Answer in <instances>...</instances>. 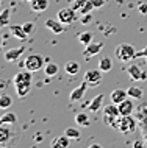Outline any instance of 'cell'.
I'll list each match as a JSON object with an SVG mask.
<instances>
[{
	"label": "cell",
	"instance_id": "obj_5",
	"mask_svg": "<svg viewBox=\"0 0 147 148\" xmlns=\"http://www.w3.org/2000/svg\"><path fill=\"white\" fill-rule=\"evenodd\" d=\"M58 19L64 23V25H70V23H74V21L77 19L75 10L74 8H61V10L58 11Z\"/></svg>",
	"mask_w": 147,
	"mask_h": 148
},
{
	"label": "cell",
	"instance_id": "obj_31",
	"mask_svg": "<svg viewBox=\"0 0 147 148\" xmlns=\"http://www.w3.org/2000/svg\"><path fill=\"white\" fill-rule=\"evenodd\" d=\"M10 22V10H3L2 11V17H0V25L5 27Z\"/></svg>",
	"mask_w": 147,
	"mask_h": 148
},
{
	"label": "cell",
	"instance_id": "obj_23",
	"mask_svg": "<svg viewBox=\"0 0 147 148\" xmlns=\"http://www.w3.org/2000/svg\"><path fill=\"white\" fill-rule=\"evenodd\" d=\"M127 94H128V97L133 98V100H141L142 95H144V92H142V89L139 86H130L128 89H127Z\"/></svg>",
	"mask_w": 147,
	"mask_h": 148
},
{
	"label": "cell",
	"instance_id": "obj_37",
	"mask_svg": "<svg viewBox=\"0 0 147 148\" xmlns=\"http://www.w3.org/2000/svg\"><path fill=\"white\" fill-rule=\"evenodd\" d=\"M23 2H31V0H23Z\"/></svg>",
	"mask_w": 147,
	"mask_h": 148
},
{
	"label": "cell",
	"instance_id": "obj_35",
	"mask_svg": "<svg viewBox=\"0 0 147 148\" xmlns=\"http://www.w3.org/2000/svg\"><path fill=\"white\" fill-rule=\"evenodd\" d=\"M138 11L141 14H147V3H139L138 5Z\"/></svg>",
	"mask_w": 147,
	"mask_h": 148
},
{
	"label": "cell",
	"instance_id": "obj_6",
	"mask_svg": "<svg viewBox=\"0 0 147 148\" xmlns=\"http://www.w3.org/2000/svg\"><path fill=\"white\" fill-rule=\"evenodd\" d=\"M127 73H128V77L132 79H135V81H144L147 78L146 72L142 70L138 64H130V66L127 67Z\"/></svg>",
	"mask_w": 147,
	"mask_h": 148
},
{
	"label": "cell",
	"instance_id": "obj_3",
	"mask_svg": "<svg viewBox=\"0 0 147 148\" xmlns=\"http://www.w3.org/2000/svg\"><path fill=\"white\" fill-rule=\"evenodd\" d=\"M46 59L42 55H36V53H31L25 58V69H28L30 72H38L44 67Z\"/></svg>",
	"mask_w": 147,
	"mask_h": 148
},
{
	"label": "cell",
	"instance_id": "obj_36",
	"mask_svg": "<svg viewBox=\"0 0 147 148\" xmlns=\"http://www.w3.org/2000/svg\"><path fill=\"white\" fill-rule=\"evenodd\" d=\"M136 58H147V47H144L141 51H136Z\"/></svg>",
	"mask_w": 147,
	"mask_h": 148
},
{
	"label": "cell",
	"instance_id": "obj_17",
	"mask_svg": "<svg viewBox=\"0 0 147 148\" xmlns=\"http://www.w3.org/2000/svg\"><path fill=\"white\" fill-rule=\"evenodd\" d=\"M30 6L36 13H42V11H46L49 8V0H31Z\"/></svg>",
	"mask_w": 147,
	"mask_h": 148
},
{
	"label": "cell",
	"instance_id": "obj_21",
	"mask_svg": "<svg viewBox=\"0 0 147 148\" xmlns=\"http://www.w3.org/2000/svg\"><path fill=\"white\" fill-rule=\"evenodd\" d=\"M69 143H70V139L67 137L66 134H63V136H59L58 139H55V140L52 142V148H67Z\"/></svg>",
	"mask_w": 147,
	"mask_h": 148
},
{
	"label": "cell",
	"instance_id": "obj_34",
	"mask_svg": "<svg viewBox=\"0 0 147 148\" xmlns=\"http://www.w3.org/2000/svg\"><path fill=\"white\" fill-rule=\"evenodd\" d=\"M106 2L108 0H92V5L94 8H102L103 5H106Z\"/></svg>",
	"mask_w": 147,
	"mask_h": 148
},
{
	"label": "cell",
	"instance_id": "obj_24",
	"mask_svg": "<svg viewBox=\"0 0 147 148\" xmlns=\"http://www.w3.org/2000/svg\"><path fill=\"white\" fill-rule=\"evenodd\" d=\"M64 72L69 75H77L80 72V64L77 61H67L66 66H64Z\"/></svg>",
	"mask_w": 147,
	"mask_h": 148
},
{
	"label": "cell",
	"instance_id": "obj_18",
	"mask_svg": "<svg viewBox=\"0 0 147 148\" xmlns=\"http://www.w3.org/2000/svg\"><path fill=\"white\" fill-rule=\"evenodd\" d=\"M14 86H16V92L21 98H25L31 90V83H19V84H14Z\"/></svg>",
	"mask_w": 147,
	"mask_h": 148
},
{
	"label": "cell",
	"instance_id": "obj_27",
	"mask_svg": "<svg viewBox=\"0 0 147 148\" xmlns=\"http://www.w3.org/2000/svg\"><path fill=\"white\" fill-rule=\"evenodd\" d=\"M11 105H13V98L8 94H3L2 97H0V108H2V109H8Z\"/></svg>",
	"mask_w": 147,
	"mask_h": 148
},
{
	"label": "cell",
	"instance_id": "obj_12",
	"mask_svg": "<svg viewBox=\"0 0 147 148\" xmlns=\"http://www.w3.org/2000/svg\"><path fill=\"white\" fill-rule=\"evenodd\" d=\"M31 72L28 69H25V70H19L17 73L14 75V78H13V83L14 84H19V83H31Z\"/></svg>",
	"mask_w": 147,
	"mask_h": 148
},
{
	"label": "cell",
	"instance_id": "obj_4",
	"mask_svg": "<svg viewBox=\"0 0 147 148\" xmlns=\"http://www.w3.org/2000/svg\"><path fill=\"white\" fill-rule=\"evenodd\" d=\"M102 73L100 69H91L85 72V81L89 84V87H97L102 83Z\"/></svg>",
	"mask_w": 147,
	"mask_h": 148
},
{
	"label": "cell",
	"instance_id": "obj_29",
	"mask_svg": "<svg viewBox=\"0 0 147 148\" xmlns=\"http://www.w3.org/2000/svg\"><path fill=\"white\" fill-rule=\"evenodd\" d=\"M64 134L67 136V137L69 139H80V130H78V128H66V131H64Z\"/></svg>",
	"mask_w": 147,
	"mask_h": 148
},
{
	"label": "cell",
	"instance_id": "obj_33",
	"mask_svg": "<svg viewBox=\"0 0 147 148\" xmlns=\"http://www.w3.org/2000/svg\"><path fill=\"white\" fill-rule=\"evenodd\" d=\"M86 2H88V0H75V2L72 3V8H74L75 11H80V8L85 5Z\"/></svg>",
	"mask_w": 147,
	"mask_h": 148
},
{
	"label": "cell",
	"instance_id": "obj_32",
	"mask_svg": "<svg viewBox=\"0 0 147 148\" xmlns=\"http://www.w3.org/2000/svg\"><path fill=\"white\" fill-rule=\"evenodd\" d=\"M22 27H23V30H25V33L28 36L35 33V23L33 22H25V23H22Z\"/></svg>",
	"mask_w": 147,
	"mask_h": 148
},
{
	"label": "cell",
	"instance_id": "obj_26",
	"mask_svg": "<svg viewBox=\"0 0 147 148\" xmlns=\"http://www.w3.org/2000/svg\"><path fill=\"white\" fill-rule=\"evenodd\" d=\"M58 70H59V67L55 62H47L46 67H44V73L47 77H55V75L58 73Z\"/></svg>",
	"mask_w": 147,
	"mask_h": 148
},
{
	"label": "cell",
	"instance_id": "obj_2",
	"mask_svg": "<svg viewBox=\"0 0 147 148\" xmlns=\"http://www.w3.org/2000/svg\"><path fill=\"white\" fill-rule=\"evenodd\" d=\"M113 126L116 128L117 131H121V133L130 134L136 130V122H135V119L132 115H119Z\"/></svg>",
	"mask_w": 147,
	"mask_h": 148
},
{
	"label": "cell",
	"instance_id": "obj_1",
	"mask_svg": "<svg viewBox=\"0 0 147 148\" xmlns=\"http://www.w3.org/2000/svg\"><path fill=\"white\" fill-rule=\"evenodd\" d=\"M114 55L121 62H130L132 59L136 58V49L132 45V44L122 42L114 49Z\"/></svg>",
	"mask_w": 147,
	"mask_h": 148
},
{
	"label": "cell",
	"instance_id": "obj_22",
	"mask_svg": "<svg viewBox=\"0 0 147 148\" xmlns=\"http://www.w3.org/2000/svg\"><path fill=\"white\" fill-rule=\"evenodd\" d=\"M99 69H100L103 73H106V72L113 70V59L108 58V56L100 58V61H99Z\"/></svg>",
	"mask_w": 147,
	"mask_h": 148
},
{
	"label": "cell",
	"instance_id": "obj_7",
	"mask_svg": "<svg viewBox=\"0 0 147 148\" xmlns=\"http://www.w3.org/2000/svg\"><path fill=\"white\" fill-rule=\"evenodd\" d=\"M88 83L83 79V83L78 87H75V89H72L70 90V94H69V100L70 101H80V100L85 97V92H86V89H88Z\"/></svg>",
	"mask_w": 147,
	"mask_h": 148
},
{
	"label": "cell",
	"instance_id": "obj_38",
	"mask_svg": "<svg viewBox=\"0 0 147 148\" xmlns=\"http://www.w3.org/2000/svg\"><path fill=\"white\" fill-rule=\"evenodd\" d=\"M146 62H147V61H146Z\"/></svg>",
	"mask_w": 147,
	"mask_h": 148
},
{
	"label": "cell",
	"instance_id": "obj_13",
	"mask_svg": "<svg viewBox=\"0 0 147 148\" xmlns=\"http://www.w3.org/2000/svg\"><path fill=\"white\" fill-rule=\"evenodd\" d=\"M110 97H111V103L119 105V103H122L125 98H128V94H127V90H124V89H114L110 94Z\"/></svg>",
	"mask_w": 147,
	"mask_h": 148
},
{
	"label": "cell",
	"instance_id": "obj_10",
	"mask_svg": "<svg viewBox=\"0 0 147 148\" xmlns=\"http://www.w3.org/2000/svg\"><path fill=\"white\" fill-rule=\"evenodd\" d=\"M119 112L121 115H132V112L135 111V103H133V98H125L122 103H119Z\"/></svg>",
	"mask_w": 147,
	"mask_h": 148
},
{
	"label": "cell",
	"instance_id": "obj_20",
	"mask_svg": "<svg viewBox=\"0 0 147 148\" xmlns=\"http://www.w3.org/2000/svg\"><path fill=\"white\" fill-rule=\"evenodd\" d=\"M17 123V115L14 112H5L0 117V125H16Z\"/></svg>",
	"mask_w": 147,
	"mask_h": 148
},
{
	"label": "cell",
	"instance_id": "obj_25",
	"mask_svg": "<svg viewBox=\"0 0 147 148\" xmlns=\"http://www.w3.org/2000/svg\"><path fill=\"white\" fill-rule=\"evenodd\" d=\"M103 114L105 115H111V117H119L121 112H119V106L116 103H111V105L103 108Z\"/></svg>",
	"mask_w": 147,
	"mask_h": 148
},
{
	"label": "cell",
	"instance_id": "obj_14",
	"mask_svg": "<svg viewBox=\"0 0 147 148\" xmlns=\"http://www.w3.org/2000/svg\"><path fill=\"white\" fill-rule=\"evenodd\" d=\"M103 94L100 95H96L92 100H91V103L88 105V111L89 112H97V111H100V106L103 105Z\"/></svg>",
	"mask_w": 147,
	"mask_h": 148
},
{
	"label": "cell",
	"instance_id": "obj_8",
	"mask_svg": "<svg viewBox=\"0 0 147 148\" xmlns=\"http://www.w3.org/2000/svg\"><path fill=\"white\" fill-rule=\"evenodd\" d=\"M102 49H103V44H102V42H91V44H88V45H85L83 56H86V58L96 56L97 53H100Z\"/></svg>",
	"mask_w": 147,
	"mask_h": 148
},
{
	"label": "cell",
	"instance_id": "obj_11",
	"mask_svg": "<svg viewBox=\"0 0 147 148\" xmlns=\"http://www.w3.org/2000/svg\"><path fill=\"white\" fill-rule=\"evenodd\" d=\"M23 51H25V47H23V45L14 47V49H10L8 51H5V59H6V61H10V62L17 61V59L22 56Z\"/></svg>",
	"mask_w": 147,
	"mask_h": 148
},
{
	"label": "cell",
	"instance_id": "obj_9",
	"mask_svg": "<svg viewBox=\"0 0 147 148\" xmlns=\"http://www.w3.org/2000/svg\"><path fill=\"white\" fill-rule=\"evenodd\" d=\"M46 27L55 34H61L63 31H64V23L59 21V19H47Z\"/></svg>",
	"mask_w": 147,
	"mask_h": 148
},
{
	"label": "cell",
	"instance_id": "obj_28",
	"mask_svg": "<svg viewBox=\"0 0 147 148\" xmlns=\"http://www.w3.org/2000/svg\"><path fill=\"white\" fill-rule=\"evenodd\" d=\"M78 41H80L83 45H88V44L92 42V33H89V31L80 33V34H78Z\"/></svg>",
	"mask_w": 147,
	"mask_h": 148
},
{
	"label": "cell",
	"instance_id": "obj_15",
	"mask_svg": "<svg viewBox=\"0 0 147 148\" xmlns=\"http://www.w3.org/2000/svg\"><path fill=\"white\" fill-rule=\"evenodd\" d=\"M10 31H11V34H13L16 39H19V41H25L27 36H28V34L25 33V30H23L22 25H11L10 27Z\"/></svg>",
	"mask_w": 147,
	"mask_h": 148
},
{
	"label": "cell",
	"instance_id": "obj_16",
	"mask_svg": "<svg viewBox=\"0 0 147 148\" xmlns=\"http://www.w3.org/2000/svg\"><path fill=\"white\" fill-rule=\"evenodd\" d=\"M75 125L77 126H80V128H88L91 125V120L88 117V114L86 112H78V114H75Z\"/></svg>",
	"mask_w": 147,
	"mask_h": 148
},
{
	"label": "cell",
	"instance_id": "obj_30",
	"mask_svg": "<svg viewBox=\"0 0 147 148\" xmlns=\"http://www.w3.org/2000/svg\"><path fill=\"white\" fill-rule=\"evenodd\" d=\"M94 10V5H92V0H88V2L85 3L81 8H80V11L78 13L80 14H91V11Z\"/></svg>",
	"mask_w": 147,
	"mask_h": 148
},
{
	"label": "cell",
	"instance_id": "obj_19",
	"mask_svg": "<svg viewBox=\"0 0 147 148\" xmlns=\"http://www.w3.org/2000/svg\"><path fill=\"white\" fill-rule=\"evenodd\" d=\"M11 130L8 128V125H2L0 126V145L2 147H5L8 140H10V137H11Z\"/></svg>",
	"mask_w": 147,
	"mask_h": 148
}]
</instances>
